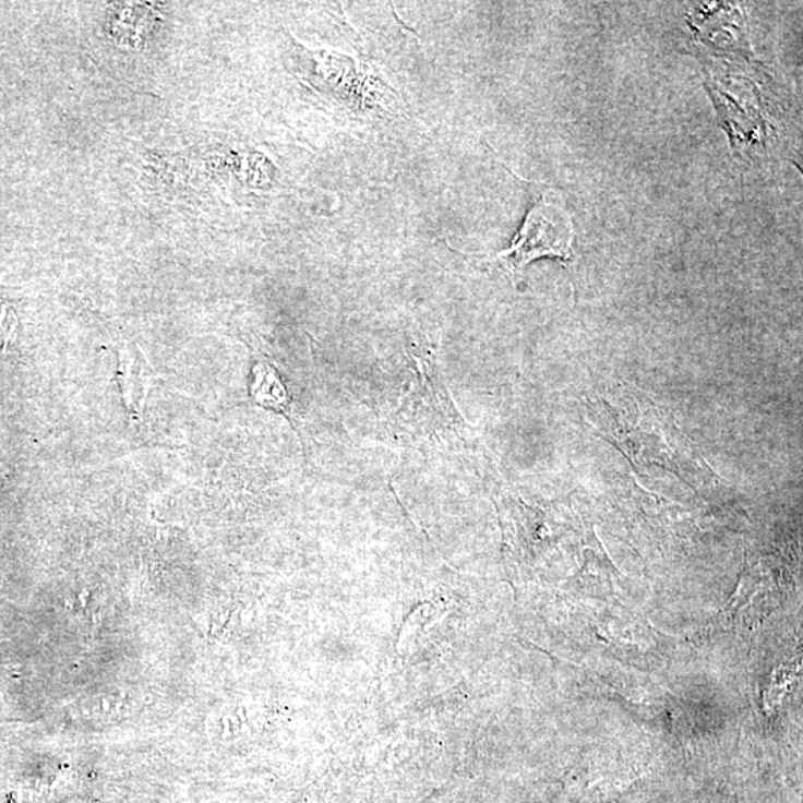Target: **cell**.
<instances>
[{"label":"cell","instance_id":"4","mask_svg":"<svg viewBox=\"0 0 803 803\" xmlns=\"http://www.w3.org/2000/svg\"><path fill=\"white\" fill-rule=\"evenodd\" d=\"M250 393L262 408L277 414L290 411L292 400H290L288 388L273 364L260 362L253 367Z\"/></svg>","mask_w":803,"mask_h":803},{"label":"cell","instance_id":"2","mask_svg":"<svg viewBox=\"0 0 803 803\" xmlns=\"http://www.w3.org/2000/svg\"><path fill=\"white\" fill-rule=\"evenodd\" d=\"M572 240L571 223L564 213L551 204L539 203L528 213L511 248L495 257L505 262L514 273L544 256L556 257L567 264L573 255Z\"/></svg>","mask_w":803,"mask_h":803},{"label":"cell","instance_id":"1","mask_svg":"<svg viewBox=\"0 0 803 803\" xmlns=\"http://www.w3.org/2000/svg\"><path fill=\"white\" fill-rule=\"evenodd\" d=\"M587 408L598 433L628 458L634 472L666 470L694 490L715 479L673 418L646 396L626 391L613 400H589Z\"/></svg>","mask_w":803,"mask_h":803},{"label":"cell","instance_id":"5","mask_svg":"<svg viewBox=\"0 0 803 803\" xmlns=\"http://www.w3.org/2000/svg\"><path fill=\"white\" fill-rule=\"evenodd\" d=\"M14 290L0 286V350L19 339L20 319L15 310Z\"/></svg>","mask_w":803,"mask_h":803},{"label":"cell","instance_id":"3","mask_svg":"<svg viewBox=\"0 0 803 803\" xmlns=\"http://www.w3.org/2000/svg\"><path fill=\"white\" fill-rule=\"evenodd\" d=\"M118 368H120L118 380H120L127 408L133 414H142L147 393L151 391L153 370L145 362L143 356L139 353V350L121 351Z\"/></svg>","mask_w":803,"mask_h":803}]
</instances>
